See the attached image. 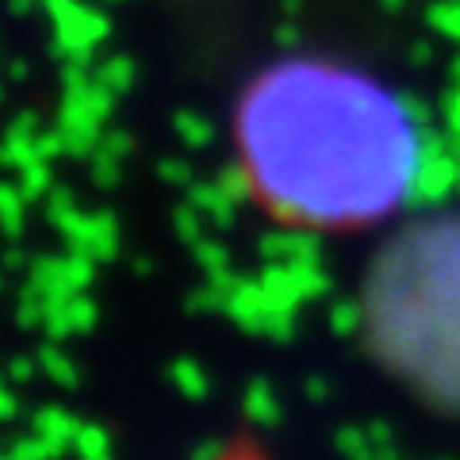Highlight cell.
Returning <instances> with one entry per match:
<instances>
[{"mask_svg":"<svg viewBox=\"0 0 460 460\" xmlns=\"http://www.w3.org/2000/svg\"><path fill=\"white\" fill-rule=\"evenodd\" d=\"M353 319L368 361L402 395L460 422V208L411 211L384 230Z\"/></svg>","mask_w":460,"mask_h":460,"instance_id":"obj_2","label":"cell"},{"mask_svg":"<svg viewBox=\"0 0 460 460\" xmlns=\"http://www.w3.org/2000/svg\"><path fill=\"white\" fill-rule=\"evenodd\" d=\"M230 162L242 196L269 223L349 238L407 219L426 146L411 108L368 69L296 54L242 84Z\"/></svg>","mask_w":460,"mask_h":460,"instance_id":"obj_1","label":"cell"}]
</instances>
